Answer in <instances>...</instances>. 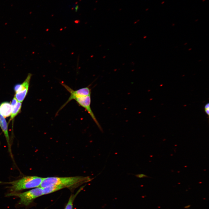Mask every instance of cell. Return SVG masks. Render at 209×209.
Masks as SVG:
<instances>
[{
    "mask_svg": "<svg viewBox=\"0 0 209 209\" xmlns=\"http://www.w3.org/2000/svg\"><path fill=\"white\" fill-rule=\"evenodd\" d=\"M89 176L51 177L44 178L39 187L44 188L52 185H60L66 188L78 186L91 181Z\"/></svg>",
    "mask_w": 209,
    "mask_h": 209,
    "instance_id": "1",
    "label": "cell"
},
{
    "mask_svg": "<svg viewBox=\"0 0 209 209\" xmlns=\"http://www.w3.org/2000/svg\"><path fill=\"white\" fill-rule=\"evenodd\" d=\"M44 178L36 176H27L17 180L5 184L11 185L9 187L10 191L15 192L23 190L39 187Z\"/></svg>",
    "mask_w": 209,
    "mask_h": 209,
    "instance_id": "2",
    "label": "cell"
},
{
    "mask_svg": "<svg viewBox=\"0 0 209 209\" xmlns=\"http://www.w3.org/2000/svg\"><path fill=\"white\" fill-rule=\"evenodd\" d=\"M42 190L43 188L38 187L22 193H11L7 195L19 197L20 198L19 203L27 206L30 204L36 198L43 195Z\"/></svg>",
    "mask_w": 209,
    "mask_h": 209,
    "instance_id": "3",
    "label": "cell"
},
{
    "mask_svg": "<svg viewBox=\"0 0 209 209\" xmlns=\"http://www.w3.org/2000/svg\"><path fill=\"white\" fill-rule=\"evenodd\" d=\"M66 90L70 93V96L67 101L60 108L56 114L62 109L69 102L73 100L81 97L86 96L91 94V89L89 87L74 90L67 85L63 83H61Z\"/></svg>",
    "mask_w": 209,
    "mask_h": 209,
    "instance_id": "4",
    "label": "cell"
},
{
    "mask_svg": "<svg viewBox=\"0 0 209 209\" xmlns=\"http://www.w3.org/2000/svg\"><path fill=\"white\" fill-rule=\"evenodd\" d=\"M32 76L31 73H28L22 83L17 84L14 86V89L15 92L14 96L18 101L22 102L26 97L28 92Z\"/></svg>",
    "mask_w": 209,
    "mask_h": 209,
    "instance_id": "5",
    "label": "cell"
},
{
    "mask_svg": "<svg viewBox=\"0 0 209 209\" xmlns=\"http://www.w3.org/2000/svg\"><path fill=\"white\" fill-rule=\"evenodd\" d=\"M75 100L80 105L86 110L100 130L102 132V129L96 118L91 107V95L77 98L75 99Z\"/></svg>",
    "mask_w": 209,
    "mask_h": 209,
    "instance_id": "6",
    "label": "cell"
},
{
    "mask_svg": "<svg viewBox=\"0 0 209 209\" xmlns=\"http://www.w3.org/2000/svg\"><path fill=\"white\" fill-rule=\"evenodd\" d=\"M0 127L3 133L6 138L8 149L11 154V149L10 142L9 137L8 130V125L5 118L0 113Z\"/></svg>",
    "mask_w": 209,
    "mask_h": 209,
    "instance_id": "7",
    "label": "cell"
},
{
    "mask_svg": "<svg viewBox=\"0 0 209 209\" xmlns=\"http://www.w3.org/2000/svg\"><path fill=\"white\" fill-rule=\"evenodd\" d=\"M11 106L10 103L4 102L0 104V113L4 118L10 116L11 113Z\"/></svg>",
    "mask_w": 209,
    "mask_h": 209,
    "instance_id": "8",
    "label": "cell"
},
{
    "mask_svg": "<svg viewBox=\"0 0 209 209\" xmlns=\"http://www.w3.org/2000/svg\"><path fill=\"white\" fill-rule=\"evenodd\" d=\"M65 188L63 186L60 185H52L43 188V195L50 194Z\"/></svg>",
    "mask_w": 209,
    "mask_h": 209,
    "instance_id": "9",
    "label": "cell"
},
{
    "mask_svg": "<svg viewBox=\"0 0 209 209\" xmlns=\"http://www.w3.org/2000/svg\"><path fill=\"white\" fill-rule=\"evenodd\" d=\"M22 105V102H18L16 105L12 109L9 121H10L20 111Z\"/></svg>",
    "mask_w": 209,
    "mask_h": 209,
    "instance_id": "10",
    "label": "cell"
},
{
    "mask_svg": "<svg viewBox=\"0 0 209 209\" xmlns=\"http://www.w3.org/2000/svg\"><path fill=\"white\" fill-rule=\"evenodd\" d=\"M79 191L75 194L71 196L64 209H73L74 201L76 196L79 193Z\"/></svg>",
    "mask_w": 209,
    "mask_h": 209,
    "instance_id": "11",
    "label": "cell"
},
{
    "mask_svg": "<svg viewBox=\"0 0 209 209\" xmlns=\"http://www.w3.org/2000/svg\"><path fill=\"white\" fill-rule=\"evenodd\" d=\"M18 102V101L14 96L12 100L11 104L12 109L16 105Z\"/></svg>",
    "mask_w": 209,
    "mask_h": 209,
    "instance_id": "12",
    "label": "cell"
},
{
    "mask_svg": "<svg viewBox=\"0 0 209 209\" xmlns=\"http://www.w3.org/2000/svg\"><path fill=\"white\" fill-rule=\"evenodd\" d=\"M204 110L206 113L209 115V104L208 103H207L204 106Z\"/></svg>",
    "mask_w": 209,
    "mask_h": 209,
    "instance_id": "13",
    "label": "cell"
},
{
    "mask_svg": "<svg viewBox=\"0 0 209 209\" xmlns=\"http://www.w3.org/2000/svg\"><path fill=\"white\" fill-rule=\"evenodd\" d=\"M135 176H136V177H137V178H139L149 177V176H147V175H146L145 174H136V175H135Z\"/></svg>",
    "mask_w": 209,
    "mask_h": 209,
    "instance_id": "14",
    "label": "cell"
},
{
    "mask_svg": "<svg viewBox=\"0 0 209 209\" xmlns=\"http://www.w3.org/2000/svg\"><path fill=\"white\" fill-rule=\"evenodd\" d=\"M190 205H188L184 207V208H190Z\"/></svg>",
    "mask_w": 209,
    "mask_h": 209,
    "instance_id": "15",
    "label": "cell"
},
{
    "mask_svg": "<svg viewBox=\"0 0 209 209\" xmlns=\"http://www.w3.org/2000/svg\"><path fill=\"white\" fill-rule=\"evenodd\" d=\"M78 8V6L77 5L75 7V10L76 11H77Z\"/></svg>",
    "mask_w": 209,
    "mask_h": 209,
    "instance_id": "16",
    "label": "cell"
},
{
    "mask_svg": "<svg viewBox=\"0 0 209 209\" xmlns=\"http://www.w3.org/2000/svg\"><path fill=\"white\" fill-rule=\"evenodd\" d=\"M165 1H163L161 3V4H164L165 3Z\"/></svg>",
    "mask_w": 209,
    "mask_h": 209,
    "instance_id": "17",
    "label": "cell"
},
{
    "mask_svg": "<svg viewBox=\"0 0 209 209\" xmlns=\"http://www.w3.org/2000/svg\"><path fill=\"white\" fill-rule=\"evenodd\" d=\"M206 0H202V2H204L205 1H206Z\"/></svg>",
    "mask_w": 209,
    "mask_h": 209,
    "instance_id": "18",
    "label": "cell"
}]
</instances>
